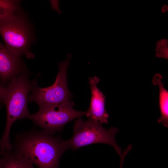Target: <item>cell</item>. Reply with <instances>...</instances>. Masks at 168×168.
Returning a JSON list of instances; mask_svg holds the SVG:
<instances>
[{"mask_svg":"<svg viewBox=\"0 0 168 168\" xmlns=\"http://www.w3.org/2000/svg\"><path fill=\"white\" fill-rule=\"evenodd\" d=\"M2 156L0 168H35L29 159L13 150Z\"/></svg>","mask_w":168,"mask_h":168,"instance_id":"obj_10","label":"cell"},{"mask_svg":"<svg viewBox=\"0 0 168 168\" xmlns=\"http://www.w3.org/2000/svg\"><path fill=\"white\" fill-rule=\"evenodd\" d=\"M72 56L71 53H68L67 58L59 63V71L54 83L44 88L35 86L29 96L28 102H35L40 107L70 101L72 95L68 87L67 73Z\"/></svg>","mask_w":168,"mask_h":168,"instance_id":"obj_6","label":"cell"},{"mask_svg":"<svg viewBox=\"0 0 168 168\" xmlns=\"http://www.w3.org/2000/svg\"><path fill=\"white\" fill-rule=\"evenodd\" d=\"M27 69L21 57L12 53L0 42V81L6 86L13 78L27 73Z\"/></svg>","mask_w":168,"mask_h":168,"instance_id":"obj_7","label":"cell"},{"mask_svg":"<svg viewBox=\"0 0 168 168\" xmlns=\"http://www.w3.org/2000/svg\"><path fill=\"white\" fill-rule=\"evenodd\" d=\"M2 156L1 153H0V162L1 161L2 159Z\"/></svg>","mask_w":168,"mask_h":168,"instance_id":"obj_17","label":"cell"},{"mask_svg":"<svg viewBox=\"0 0 168 168\" xmlns=\"http://www.w3.org/2000/svg\"><path fill=\"white\" fill-rule=\"evenodd\" d=\"M162 77L159 74H156L154 76L152 82L157 85L159 87V103L161 115L157 121L164 127H168V92L163 86Z\"/></svg>","mask_w":168,"mask_h":168,"instance_id":"obj_9","label":"cell"},{"mask_svg":"<svg viewBox=\"0 0 168 168\" xmlns=\"http://www.w3.org/2000/svg\"><path fill=\"white\" fill-rule=\"evenodd\" d=\"M4 86L0 85V105L1 106L2 98Z\"/></svg>","mask_w":168,"mask_h":168,"instance_id":"obj_14","label":"cell"},{"mask_svg":"<svg viewBox=\"0 0 168 168\" xmlns=\"http://www.w3.org/2000/svg\"><path fill=\"white\" fill-rule=\"evenodd\" d=\"M13 150L28 158L38 168H58L60 158L66 150L60 137L41 130L19 135Z\"/></svg>","mask_w":168,"mask_h":168,"instance_id":"obj_1","label":"cell"},{"mask_svg":"<svg viewBox=\"0 0 168 168\" xmlns=\"http://www.w3.org/2000/svg\"><path fill=\"white\" fill-rule=\"evenodd\" d=\"M0 35L4 45L13 54L32 59L31 46L36 41L33 24L21 8L0 17Z\"/></svg>","mask_w":168,"mask_h":168,"instance_id":"obj_3","label":"cell"},{"mask_svg":"<svg viewBox=\"0 0 168 168\" xmlns=\"http://www.w3.org/2000/svg\"><path fill=\"white\" fill-rule=\"evenodd\" d=\"M168 10V6L166 5H164L162 7L161 11L162 13L166 12Z\"/></svg>","mask_w":168,"mask_h":168,"instance_id":"obj_15","label":"cell"},{"mask_svg":"<svg viewBox=\"0 0 168 168\" xmlns=\"http://www.w3.org/2000/svg\"><path fill=\"white\" fill-rule=\"evenodd\" d=\"M156 52L159 53L161 57L168 59V40L166 39L161 40L156 44Z\"/></svg>","mask_w":168,"mask_h":168,"instance_id":"obj_12","label":"cell"},{"mask_svg":"<svg viewBox=\"0 0 168 168\" xmlns=\"http://www.w3.org/2000/svg\"><path fill=\"white\" fill-rule=\"evenodd\" d=\"M74 105L70 100L58 104L44 105L40 107L36 113L30 115L27 119L42 128V130L45 133L54 135L61 131L68 122L86 115L87 111L74 110Z\"/></svg>","mask_w":168,"mask_h":168,"instance_id":"obj_5","label":"cell"},{"mask_svg":"<svg viewBox=\"0 0 168 168\" xmlns=\"http://www.w3.org/2000/svg\"><path fill=\"white\" fill-rule=\"evenodd\" d=\"M119 130L115 127L106 129L100 122L89 119L84 121L79 118L74 123L72 137L63 140V144L66 150L71 149L73 151L93 144H107L112 147L120 157L122 150L115 140V135Z\"/></svg>","mask_w":168,"mask_h":168,"instance_id":"obj_4","label":"cell"},{"mask_svg":"<svg viewBox=\"0 0 168 168\" xmlns=\"http://www.w3.org/2000/svg\"><path fill=\"white\" fill-rule=\"evenodd\" d=\"M1 107V106H0V108Z\"/></svg>","mask_w":168,"mask_h":168,"instance_id":"obj_18","label":"cell"},{"mask_svg":"<svg viewBox=\"0 0 168 168\" xmlns=\"http://www.w3.org/2000/svg\"><path fill=\"white\" fill-rule=\"evenodd\" d=\"M51 4V8L57 12L58 14L61 13L59 6V1L58 0H50Z\"/></svg>","mask_w":168,"mask_h":168,"instance_id":"obj_13","label":"cell"},{"mask_svg":"<svg viewBox=\"0 0 168 168\" xmlns=\"http://www.w3.org/2000/svg\"><path fill=\"white\" fill-rule=\"evenodd\" d=\"M99 81L96 76L89 79L91 98L86 116L88 119L101 124H108L109 115L105 109V96L97 86Z\"/></svg>","mask_w":168,"mask_h":168,"instance_id":"obj_8","label":"cell"},{"mask_svg":"<svg viewBox=\"0 0 168 168\" xmlns=\"http://www.w3.org/2000/svg\"><path fill=\"white\" fill-rule=\"evenodd\" d=\"M124 162V161L123 160L120 161V165L119 168H123Z\"/></svg>","mask_w":168,"mask_h":168,"instance_id":"obj_16","label":"cell"},{"mask_svg":"<svg viewBox=\"0 0 168 168\" xmlns=\"http://www.w3.org/2000/svg\"><path fill=\"white\" fill-rule=\"evenodd\" d=\"M37 84L36 80H29L27 74L23 73L12 79L4 86L2 103L6 108L7 120L0 140V152L2 154L12 150L9 138L11 127L16 120L27 119L29 116L27 108L29 93Z\"/></svg>","mask_w":168,"mask_h":168,"instance_id":"obj_2","label":"cell"},{"mask_svg":"<svg viewBox=\"0 0 168 168\" xmlns=\"http://www.w3.org/2000/svg\"><path fill=\"white\" fill-rule=\"evenodd\" d=\"M20 2L17 0H0V17L21 8Z\"/></svg>","mask_w":168,"mask_h":168,"instance_id":"obj_11","label":"cell"}]
</instances>
